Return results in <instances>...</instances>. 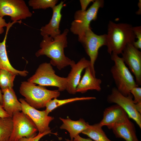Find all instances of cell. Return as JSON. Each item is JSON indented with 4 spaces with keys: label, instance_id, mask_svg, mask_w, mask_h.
Listing matches in <instances>:
<instances>
[{
    "label": "cell",
    "instance_id": "1",
    "mask_svg": "<svg viewBox=\"0 0 141 141\" xmlns=\"http://www.w3.org/2000/svg\"><path fill=\"white\" fill-rule=\"evenodd\" d=\"M68 32L69 30L66 28L62 33L54 38L50 36L43 37L40 44V49L35 53L36 56H46L51 59V65L60 70L70 66L74 61L66 56L64 51L67 46Z\"/></svg>",
    "mask_w": 141,
    "mask_h": 141
},
{
    "label": "cell",
    "instance_id": "2",
    "mask_svg": "<svg viewBox=\"0 0 141 141\" xmlns=\"http://www.w3.org/2000/svg\"><path fill=\"white\" fill-rule=\"evenodd\" d=\"M133 27L129 24L116 23L109 21L106 46L107 51L110 55L112 53L118 55L121 54L127 44H133L136 37Z\"/></svg>",
    "mask_w": 141,
    "mask_h": 141
},
{
    "label": "cell",
    "instance_id": "3",
    "mask_svg": "<svg viewBox=\"0 0 141 141\" xmlns=\"http://www.w3.org/2000/svg\"><path fill=\"white\" fill-rule=\"evenodd\" d=\"M19 91L26 101L37 109L45 107L48 102L60 95V92L58 90H49L44 86H36L27 81L21 82Z\"/></svg>",
    "mask_w": 141,
    "mask_h": 141
},
{
    "label": "cell",
    "instance_id": "4",
    "mask_svg": "<svg viewBox=\"0 0 141 141\" xmlns=\"http://www.w3.org/2000/svg\"><path fill=\"white\" fill-rule=\"evenodd\" d=\"M111 58L114 63L110 72L116 87L122 95L128 96L131 94L130 91L132 89L139 86L122 58L113 53L111 55Z\"/></svg>",
    "mask_w": 141,
    "mask_h": 141
},
{
    "label": "cell",
    "instance_id": "5",
    "mask_svg": "<svg viewBox=\"0 0 141 141\" xmlns=\"http://www.w3.org/2000/svg\"><path fill=\"white\" fill-rule=\"evenodd\" d=\"M104 3L103 0H95L87 10L83 11L80 10L75 13L74 19L71 23L70 30L73 34L78 36L79 42L83 38L86 31L91 28V22L97 19L98 10L103 7Z\"/></svg>",
    "mask_w": 141,
    "mask_h": 141
},
{
    "label": "cell",
    "instance_id": "6",
    "mask_svg": "<svg viewBox=\"0 0 141 141\" xmlns=\"http://www.w3.org/2000/svg\"><path fill=\"white\" fill-rule=\"evenodd\" d=\"M27 81L43 86L56 87L60 92L66 90L67 83V78L57 75L50 63L46 62L39 65Z\"/></svg>",
    "mask_w": 141,
    "mask_h": 141
},
{
    "label": "cell",
    "instance_id": "7",
    "mask_svg": "<svg viewBox=\"0 0 141 141\" xmlns=\"http://www.w3.org/2000/svg\"><path fill=\"white\" fill-rule=\"evenodd\" d=\"M13 128L9 141H17L23 137L37 134L38 129L33 121L22 111L14 113L12 117Z\"/></svg>",
    "mask_w": 141,
    "mask_h": 141
},
{
    "label": "cell",
    "instance_id": "8",
    "mask_svg": "<svg viewBox=\"0 0 141 141\" xmlns=\"http://www.w3.org/2000/svg\"><path fill=\"white\" fill-rule=\"evenodd\" d=\"M80 42L89 57L91 70L93 76L96 77L95 63L98 57L99 49L103 46H106L107 34L97 35L90 28L85 32Z\"/></svg>",
    "mask_w": 141,
    "mask_h": 141
},
{
    "label": "cell",
    "instance_id": "9",
    "mask_svg": "<svg viewBox=\"0 0 141 141\" xmlns=\"http://www.w3.org/2000/svg\"><path fill=\"white\" fill-rule=\"evenodd\" d=\"M25 1L23 0H0V16H10L13 22L25 19L32 16Z\"/></svg>",
    "mask_w": 141,
    "mask_h": 141
},
{
    "label": "cell",
    "instance_id": "10",
    "mask_svg": "<svg viewBox=\"0 0 141 141\" xmlns=\"http://www.w3.org/2000/svg\"><path fill=\"white\" fill-rule=\"evenodd\" d=\"M133 97L131 94L127 96L123 95L116 87H114L108 96L107 100L109 103H114L120 106L126 112L128 118L133 120L141 128V114L136 109Z\"/></svg>",
    "mask_w": 141,
    "mask_h": 141
},
{
    "label": "cell",
    "instance_id": "11",
    "mask_svg": "<svg viewBox=\"0 0 141 141\" xmlns=\"http://www.w3.org/2000/svg\"><path fill=\"white\" fill-rule=\"evenodd\" d=\"M19 101L21 103L22 111L32 120L39 132L43 133L51 130L49 125L54 117L49 116L45 110L40 111L31 107L24 99L21 98Z\"/></svg>",
    "mask_w": 141,
    "mask_h": 141
},
{
    "label": "cell",
    "instance_id": "12",
    "mask_svg": "<svg viewBox=\"0 0 141 141\" xmlns=\"http://www.w3.org/2000/svg\"><path fill=\"white\" fill-rule=\"evenodd\" d=\"M121 54L125 63L134 75L139 86L141 85V52L132 44L127 45Z\"/></svg>",
    "mask_w": 141,
    "mask_h": 141
},
{
    "label": "cell",
    "instance_id": "13",
    "mask_svg": "<svg viewBox=\"0 0 141 141\" xmlns=\"http://www.w3.org/2000/svg\"><path fill=\"white\" fill-rule=\"evenodd\" d=\"M70 66L71 69L66 77L67 83L66 90L70 94H75L76 93V88L80 80L82 72L86 68L90 66V62L83 57L77 63L74 61Z\"/></svg>",
    "mask_w": 141,
    "mask_h": 141
},
{
    "label": "cell",
    "instance_id": "14",
    "mask_svg": "<svg viewBox=\"0 0 141 141\" xmlns=\"http://www.w3.org/2000/svg\"><path fill=\"white\" fill-rule=\"evenodd\" d=\"M128 118L125 111L120 106L115 104L105 109L103 118L99 123L102 127L106 126L109 129H111L116 125Z\"/></svg>",
    "mask_w": 141,
    "mask_h": 141
},
{
    "label": "cell",
    "instance_id": "15",
    "mask_svg": "<svg viewBox=\"0 0 141 141\" xmlns=\"http://www.w3.org/2000/svg\"><path fill=\"white\" fill-rule=\"evenodd\" d=\"M64 2L61 1L52 8V15L49 22L42 27L40 29V34L43 37L48 36L54 38L61 34L59 26L62 16L61 11L64 6Z\"/></svg>",
    "mask_w": 141,
    "mask_h": 141
},
{
    "label": "cell",
    "instance_id": "16",
    "mask_svg": "<svg viewBox=\"0 0 141 141\" xmlns=\"http://www.w3.org/2000/svg\"><path fill=\"white\" fill-rule=\"evenodd\" d=\"M102 82L101 79L93 76L89 66L85 69L84 74L77 87L76 93H83L93 90L100 91Z\"/></svg>",
    "mask_w": 141,
    "mask_h": 141
},
{
    "label": "cell",
    "instance_id": "17",
    "mask_svg": "<svg viewBox=\"0 0 141 141\" xmlns=\"http://www.w3.org/2000/svg\"><path fill=\"white\" fill-rule=\"evenodd\" d=\"M15 23L13 22L8 23L6 27L5 35L3 41L0 42V70L1 69L6 70L11 73L16 75L25 77L28 73L26 70H19L14 68L11 65L8 58L6 50V42L8 31L9 29Z\"/></svg>",
    "mask_w": 141,
    "mask_h": 141
},
{
    "label": "cell",
    "instance_id": "18",
    "mask_svg": "<svg viewBox=\"0 0 141 141\" xmlns=\"http://www.w3.org/2000/svg\"><path fill=\"white\" fill-rule=\"evenodd\" d=\"M115 137L126 141H139L133 123L129 119L115 126L111 129Z\"/></svg>",
    "mask_w": 141,
    "mask_h": 141
},
{
    "label": "cell",
    "instance_id": "19",
    "mask_svg": "<svg viewBox=\"0 0 141 141\" xmlns=\"http://www.w3.org/2000/svg\"><path fill=\"white\" fill-rule=\"evenodd\" d=\"M2 106L5 111L12 117L15 113L22 111V107L13 88H7L2 91Z\"/></svg>",
    "mask_w": 141,
    "mask_h": 141
},
{
    "label": "cell",
    "instance_id": "20",
    "mask_svg": "<svg viewBox=\"0 0 141 141\" xmlns=\"http://www.w3.org/2000/svg\"><path fill=\"white\" fill-rule=\"evenodd\" d=\"M59 119L63 123L60 127V129L67 131L72 140L85 130L89 124L81 118L76 121L72 120L69 118L64 119L60 117Z\"/></svg>",
    "mask_w": 141,
    "mask_h": 141
},
{
    "label": "cell",
    "instance_id": "21",
    "mask_svg": "<svg viewBox=\"0 0 141 141\" xmlns=\"http://www.w3.org/2000/svg\"><path fill=\"white\" fill-rule=\"evenodd\" d=\"M99 123L90 125L82 133L95 141H113L109 139Z\"/></svg>",
    "mask_w": 141,
    "mask_h": 141
},
{
    "label": "cell",
    "instance_id": "22",
    "mask_svg": "<svg viewBox=\"0 0 141 141\" xmlns=\"http://www.w3.org/2000/svg\"><path fill=\"white\" fill-rule=\"evenodd\" d=\"M96 98L93 97H76L63 99H58L57 98L52 99L46 104V109L45 110L46 114H49L53 110L57 108L66 104L73 102L79 101H83L94 99Z\"/></svg>",
    "mask_w": 141,
    "mask_h": 141
},
{
    "label": "cell",
    "instance_id": "23",
    "mask_svg": "<svg viewBox=\"0 0 141 141\" xmlns=\"http://www.w3.org/2000/svg\"><path fill=\"white\" fill-rule=\"evenodd\" d=\"M13 128L11 117H0V141H9Z\"/></svg>",
    "mask_w": 141,
    "mask_h": 141
},
{
    "label": "cell",
    "instance_id": "24",
    "mask_svg": "<svg viewBox=\"0 0 141 141\" xmlns=\"http://www.w3.org/2000/svg\"><path fill=\"white\" fill-rule=\"evenodd\" d=\"M16 76L4 69L0 70V87L2 91L8 88H13Z\"/></svg>",
    "mask_w": 141,
    "mask_h": 141
},
{
    "label": "cell",
    "instance_id": "25",
    "mask_svg": "<svg viewBox=\"0 0 141 141\" xmlns=\"http://www.w3.org/2000/svg\"><path fill=\"white\" fill-rule=\"evenodd\" d=\"M58 1V0H30L28 4L34 9H45L49 8H52Z\"/></svg>",
    "mask_w": 141,
    "mask_h": 141
},
{
    "label": "cell",
    "instance_id": "26",
    "mask_svg": "<svg viewBox=\"0 0 141 141\" xmlns=\"http://www.w3.org/2000/svg\"><path fill=\"white\" fill-rule=\"evenodd\" d=\"M133 31L136 38L137 39L133 43L134 46L136 49H141V26H137L133 27Z\"/></svg>",
    "mask_w": 141,
    "mask_h": 141
},
{
    "label": "cell",
    "instance_id": "27",
    "mask_svg": "<svg viewBox=\"0 0 141 141\" xmlns=\"http://www.w3.org/2000/svg\"><path fill=\"white\" fill-rule=\"evenodd\" d=\"M50 134H53L56 135V133H53L51 132V130L46 131L44 133H41L39 132L36 136L29 137H23L17 141H39L40 139L45 136Z\"/></svg>",
    "mask_w": 141,
    "mask_h": 141
},
{
    "label": "cell",
    "instance_id": "28",
    "mask_svg": "<svg viewBox=\"0 0 141 141\" xmlns=\"http://www.w3.org/2000/svg\"><path fill=\"white\" fill-rule=\"evenodd\" d=\"M130 93L133 96V99L135 104L141 103V88L139 86L133 87L130 91Z\"/></svg>",
    "mask_w": 141,
    "mask_h": 141
},
{
    "label": "cell",
    "instance_id": "29",
    "mask_svg": "<svg viewBox=\"0 0 141 141\" xmlns=\"http://www.w3.org/2000/svg\"><path fill=\"white\" fill-rule=\"evenodd\" d=\"M80 2L81 6V10L82 11H85L86 10V8L89 4L91 2H93L94 0H80Z\"/></svg>",
    "mask_w": 141,
    "mask_h": 141
},
{
    "label": "cell",
    "instance_id": "30",
    "mask_svg": "<svg viewBox=\"0 0 141 141\" xmlns=\"http://www.w3.org/2000/svg\"><path fill=\"white\" fill-rule=\"evenodd\" d=\"M8 23L6 22L5 20L0 16V34L4 32V27H7Z\"/></svg>",
    "mask_w": 141,
    "mask_h": 141
},
{
    "label": "cell",
    "instance_id": "31",
    "mask_svg": "<svg viewBox=\"0 0 141 141\" xmlns=\"http://www.w3.org/2000/svg\"><path fill=\"white\" fill-rule=\"evenodd\" d=\"M9 116H10L4 110L2 106L0 104V117L4 118Z\"/></svg>",
    "mask_w": 141,
    "mask_h": 141
},
{
    "label": "cell",
    "instance_id": "32",
    "mask_svg": "<svg viewBox=\"0 0 141 141\" xmlns=\"http://www.w3.org/2000/svg\"><path fill=\"white\" fill-rule=\"evenodd\" d=\"M73 141H93L90 138H84L80 136L79 135L76 136L73 139Z\"/></svg>",
    "mask_w": 141,
    "mask_h": 141
},
{
    "label": "cell",
    "instance_id": "33",
    "mask_svg": "<svg viewBox=\"0 0 141 141\" xmlns=\"http://www.w3.org/2000/svg\"><path fill=\"white\" fill-rule=\"evenodd\" d=\"M138 6L139 8V9L136 12V14L137 15H140L141 14V1L139 0V2L138 3Z\"/></svg>",
    "mask_w": 141,
    "mask_h": 141
},
{
    "label": "cell",
    "instance_id": "34",
    "mask_svg": "<svg viewBox=\"0 0 141 141\" xmlns=\"http://www.w3.org/2000/svg\"><path fill=\"white\" fill-rule=\"evenodd\" d=\"M136 109L137 111L140 114L141 113V103L136 104Z\"/></svg>",
    "mask_w": 141,
    "mask_h": 141
},
{
    "label": "cell",
    "instance_id": "35",
    "mask_svg": "<svg viewBox=\"0 0 141 141\" xmlns=\"http://www.w3.org/2000/svg\"><path fill=\"white\" fill-rule=\"evenodd\" d=\"M3 103L2 94V91L0 89V104L2 105Z\"/></svg>",
    "mask_w": 141,
    "mask_h": 141
},
{
    "label": "cell",
    "instance_id": "36",
    "mask_svg": "<svg viewBox=\"0 0 141 141\" xmlns=\"http://www.w3.org/2000/svg\"><path fill=\"white\" fill-rule=\"evenodd\" d=\"M66 141H73V140H72L69 139H66Z\"/></svg>",
    "mask_w": 141,
    "mask_h": 141
}]
</instances>
